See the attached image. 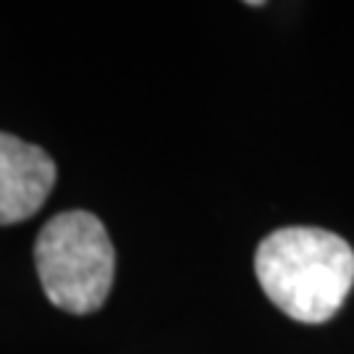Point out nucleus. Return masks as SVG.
<instances>
[{
	"label": "nucleus",
	"instance_id": "f257e3e1",
	"mask_svg": "<svg viewBox=\"0 0 354 354\" xmlns=\"http://www.w3.org/2000/svg\"><path fill=\"white\" fill-rule=\"evenodd\" d=\"M254 276L283 315L317 326L342 310L352 289L354 250L326 228H279L260 241Z\"/></svg>",
	"mask_w": 354,
	"mask_h": 354
},
{
	"label": "nucleus",
	"instance_id": "f03ea898",
	"mask_svg": "<svg viewBox=\"0 0 354 354\" xmlns=\"http://www.w3.org/2000/svg\"><path fill=\"white\" fill-rule=\"evenodd\" d=\"M39 283L58 310L87 315L100 310L113 286L115 252L100 218L68 210L50 218L35 244Z\"/></svg>",
	"mask_w": 354,
	"mask_h": 354
},
{
	"label": "nucleus",
	"instance_id": "7ed1b4c3",
	"mask_svg": "<svg viewBox=\"0 0 354 354\" xmlns=\"http://www.w3.org/2000/svg\"><path fill=\"white\" fill-rule=\"evenodd\" d=\"M55 184L48 152L0 131V226L21 223L45 205Z\"/></svg>",
	"mask_w": 354,
	"mask_h": 354
}]
</instances>
